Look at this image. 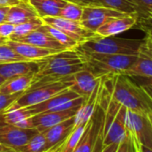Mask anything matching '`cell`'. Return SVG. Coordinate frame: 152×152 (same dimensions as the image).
Returning <instances> with one entry per match:
<instances>
[{
    "instance_id": "cell-1",
    "label": "cell",
    "mask_w": 152,
    "mask_h": 152,
    "mask_svg": "<svg viewBox=\"0 0 152 152\" xmlns=\"http://www.w3.org/2000/svg\"><path fill=\"white\" fill-rule=\"evenodd\" d=\"M111 97L126 109L145 115L152 114V101L140 85H137L126 75L116 74L105 77Z\"/></svg>"
},
{
    "instance_id": "cell-2",
    "label": "cell",
    "mask_w": 152,
    "mask_h": 152,
    "mask_svg": "<svg viewBox=\"0 0 152 152\" xmlns=\"http://www.w3.org/2000/svg\"><path fill=\"white\" fill-rule=\"evenodd\" d=\"M77 51L83 58L84 68L99 78L124 74V72L133 64L138 56Z\"/></svg>"
},
{
    "instance_id": "cell-3",
    "label": "cell",
    "mask_w": 152,
    "mask_h": 152,
    "mask_svg": "<svg viewBox=\"0 0 152 152\" xmlns=\"http://www.w3.org/2000/svg\"><path fill=\"white\" fill-rule=\"evenodd\" d=\"M142 39H132L110 37L95 36L78 45L75 49L101 54H119V55H138Z\"/></svg>"
},
{
    "instance_id": "cell-4",
    "label": "cell",
    "mask_w": 152,
    "mask_h": 152,
    "mask_svg": "<svg viewBox=\"0 0 152 152\" xmlns=\"http://www.w3.org/2000/svg\"><path fill=\"white\" fill-rule=\"evenodd\" d=\"M72 75H70L61 81L53 83H49L35 88H29L5 112L13 111V110L23 108L26 107H30L40 103L65 90H68L73 83Z\"/></svg>"
},
{
    "instance_id": "cell-5",
    "label": "cell",
    "mask_w": 152,
    "mask_h": 152,
    "mask_svg": "<svg viewBox=\"0 0 152 152\" xmlns=\"http://www.w3.org/2000/svg\"><path fill=\"white\" fill-rule=\"evenodd\" d=\"M104 115L105 111L103 105L100 102L99 95V100L96 107V109L92 116L87 123L83 134L72 152H94L99 136L103 131Z\"/></svg>"
},
{
    "instance_id": "cell-6",
    "label": "cell",
    "mask_w": 152,
    "mask_h": 152,
    "mask_svg": "<svg viewBox=\"0 0 152 152\" xmlns=\"http://www.w3.org/2000/svg\"><path fill=\"white\" fill-rule=\"evenodd\" d=\"M126 126L127 130L137 139L140 145L152 149V124L148 115L127 109Z\"/></svg>"
},
{
    "instance_id": "cell-7",
    "label": "cell",
    "mask_w": 152,
    "mask_h": 152,
    "mask_svg": "<svg viewBox=\"0 0 152 152\" xmlns=\"http://www.w3.org/2000/svg\"><path fill=\"white\" fill-rule=\"evenodd\" d=\"M41 19L44 24L49 25L64 32L66 35L76 40L78 43H82L97 36L95 32L91 31L90 30L81 25L80 22L67 20L61 17H44Z\"/></svg>"
},
{
    "instance_id": "cell-8",
    "label": "cell",
    "mask_w": 152,
    "mask_h": 152,
    "mask_svg": "<svg viewBox=\"0 0 152 152\" xmlns=\"http://www.w3.org/2000/svg\"><path fill=\"white\" fill-rule=\"evenodd\" d=\"M80 107H76L70 109L59 110V111H50V112H43L37 115H34L29 118H27V125L28 128H34L38 132H44L48 128L76 115L79 111Z\"/></svg>"
},
{
    "instance_id": "cell-9",
    "label": "cell",
    "mask_w": 152,
    "mask_h": 152,
    "mask_svg": "<svg viewBox=\"0 0 152 152\" xmlns=\"http://www.w3.org/2000/svg\"><path fill=\"white\" fill-rule=\"evenodd\" d=\"M126 13H122L113 8L104 6H88L83 7V15L80 21L81 25L95 32L109 18L120 16Z\"/></svg>"
},
{
    "instance_id": "cell-10",
    "label": "cell",
    "mask_w": 152,
    "mask_h": 152,
    "mask_svg": "<svg viewBox=\"0 0 152 152\" xmlns=\"http://www.w3.org/2000/svg\"><path fill=\"white\" fill-rule=\"evenodd\" d=\"M37 132H39L34 128H21L0 122V142L15 149L26 143Z\"/></svg>"
},
{
    "instance_id": "cell-11",
    "label": "cell",
    "mask_w": 152,
    "mask_h": 152,
    "mask_svg": "<svg viewBox=\"0 0 152 152\" xmlns=\"http://www.w3.org/2000/svg\"><path fill=\"white\" fill-rule=\"evenodd\" d=\"M138 13L135 12L109 18L106 23L97 29L95 34L99 37L115 36L135 27L138 22Z\"/></svg>"
},
{
    "instance_id": "cell-12",
    "label": "cell",
    "mask_w": 152,
    "mask_h": 152,
    "mask_svg": "<svg viewBox=\"0 0 152 152\" xmlns=\"http://www.w3.org/2000/svg\"><path fill=\"white\" fill-rule=\"evenodd\" d=\"M73 83L69 88L83 97L85 100L91 95L95 88L99 85L101 78L97 77L87 69H83L72 75Z\"/></svg>"
},
{
    "instance_id": "cell-13",
    "label": "cell",
    "mask_w": 152,
    "mask_h": 152,
    "mask_svg": "<svg viewBox=\"0 0 152 152\" xmlns=\"http://www.w3.org/2000/svg\"><path fill=\"white\" fill-rule=\"evenodd\" d=\"M74 126L75 115L48 128L44 132H41L46 139V150L64 140L65 138L72 132Z\"/></svg>"
},
{
    "instance_id": "cell-14",
    "label": "cell",
    "mask_w": 152,
    "mask_h": 152,
    "mask_svg": "<svg viewBox=\"0 0 152 152\" xmlns=\"http://www.w3.org/2000/svg\"><path fill=\"white\" fill-rule=\"evenodd\" d=\"M39 70V63L37 61H16L0 64V75L6 80L30 72L36 73Z\"/></svg>"
},
{
    "instance_id": "cell-15",
    "label": "cell",
    "mask_w": 152,
    "mask_h": 152,
    "mask_svg": "<svg viewBox=\"0 0 152 152\" xmlns=\"http://www.w3.org/2000/svg\"><path fill=\"white\" fill-rule=\"evenodd\" d=\"M39 17L37 11L29 1H20L17 5L10 7L6 17V23L18 25Z\"/></svg>"
},
{
    "instance_id": "cell-16",
    "label": "cell",
    "mask_w": 152,
    "mask_h": 152,
    "mask_svg": "<svg viewBox=\"0 0 152 152\" xmlns=\"http://www.w3.org/2000/svg\"><path fill=\"white\" fill-rule=\"evenodd\" d=\"M15 41L18 42H23L27 44H31L39 48H48V49H54L57 51H64L66 50L64 48H63L54 38H52L49 34H48L46 31L39 28L38 30L31 32L30 34L22 37Z\"/></svg>"
},
{
    "instance_id": "cell-17",
    "label": "cell",
    "mask_w": 152,
    "mask_h": 152,
    "mask_svg": "<svg viewBox=\"0 0 152 152\" xmlns=\"http://www.w3.org/2000/svg\"><path fill=\"white\" fill-rule=\"evenodd\" d=\"M7 44L9 47H11L20 56L26 58L28 61H36L38 59L46 57L52 54L60 52L57 50L42 48H39V47H36V46H33L31 44L18 42V41H15V40H11V39H8Z\"/></svg>"
},
{
    "instance_id": "cell-18",
    "label": "cell",
    "mask_w": 152,
    "mask_h": 152,
    "mask_svg": "<svg viewBox=\"0 0 152 152\" xmlns=\"http://www.w3.org/2000/svg\"><path fill=\"white\" fill-rule=\"evenodd\" d=\"M128 77L152 78V57L140 48L138 56L133 64L124 72Z\"/></svg>"
},
{
    "instance_id": "cell-19",
    "label": "cell",
    "mask_w": 152,
    "mask_h": 152,
    "mask_svg": "<svg viewBox=\"0 0 152 152\" xmlns=\"http://www.w3.org/2000/svg\"><path fill=\"white\" fill-rule=\"evenodd\" d=\"M102 80V78H101ZM100 89H101V81L99 83V85L95 88L91 95L84 100L83 105L81 106L79 111L75 115V125L83 124L86 125L91 117L92 116L96 107L99 100V95H100Z\"/></svg>"
},
{
    "instance_id": "cell-20",
    "label": "cell",
    "mask_w": 152,
    "mask_h": 152,
    "mask_svg": "<svg viewBox=\"0 0 152 152\" xmlns=\"http://www.w3.org/2000/svg\"><path fill=\"white\" fill-rule=\"evenodd\" d=\"M35 72H30L23 75H18L9 78L4 82L0 86V94H14L21 91H24L31 85Z\"/></svg>"
},
{
    "instance_id": "cell-21",
    "label": "cell",
    "mask_w": 152,
    "mask_h": 152,
    "mask_svg": "<svg viewBox=\"0 0 152 152\" xmlns=\"http://www.w3.org/2000/svg\"><path fill=\"white\" fill-rule=\"evenodd\" d=\"M39 18L58 17L62 8L67 4L65 0H30Z\"/></svg>"
},
{
    "instance_id": "cell-22",
    "label": "cell",
    "mask_w": 152,
    "mask_h": 152,
    "mask_svg": "<svg viewBox=\"0 0 152 152\" xmlns=\"http://www.w3.org/2000/svg\"><path fill=\"white\" fill-rule=\"evenodd\" d=\"M39 28L41 30H43L44 31H46L48 34H49L52 38H54L65 49H75L80 44L76 40H74L73 39H72L71 37H69L68 35H66L64 32H63L54 27H51L49 25L43 24Z\"/></svg>"
},
{
    "instance_id": "cell-23",
    "label": "cell",
    "mask_w": 152,
    "mask_h": 152,
    "mask_svg": "<svg viewBox=\"0 0 152 152\" xmlns=\"http://www.w3.org/2000/svg\"><path fill=\"white\" fill-rule=\"evenodd\" d=\"M43 24H44V23H43L42 19L39 18V17H36V18H33L31 20L28 21V22L23 23L15 25L14 32L11 35L9 39L16 40V39L22 38V37H24V36L30 34L31 32L38 30Z\"/></svg>"
},
{
    "instance_id": "cell-24",
    "label": "cell",
    "mask_w": 152,
    "mask_h": 152,
    "mask_svg": "<svg viewBox=\"0 0 152 152\" xmlns=\"http://www.w3.org/2000/svg\"><path fill=\"white\" fill-rule=\"evenodd\" d=\"M17 152H44L46 151V139L43 132H37L26 143L16 148Z\"/></svg>"
},
{
    "instance_id": "cell-25",
    "label": "cell",
    "mask_w": 152,
    "mask_h": 152,
    "mask_svg": "<svg viewBox=\"0 0 152 152\" xmlns=\"http://www.w3.org/2000/svg\"><path fill=\"white\" fill-rule=\"evenodd\" d=\"M86 125H75L72 132L65 138L59 152H72L81 140Z\"/></svg>"
},
{
    "instance_id": "cell-26",
    "label": "cell",
    "mask_w": 152,
    "mask_h": 152,
    "mask_svg": "<svg viewBox=\"0 0 152 152\" xmlns=\"http://www.w3.org/2000/svg\"><path fill=\"white\" fill-rule=\"evenodd\" d=\"M102 6L115 9L122 13H135L136 7L132 0H99Z\"/></svg>"
},
{
    "instance_id": "cell-27",
    "label": "cell",
    "mask_w": 152,
    "mask_h": 152,
    "mask_svg": "<svg viewBox=\"0 0 152 152\" xmlns=\"http://www.w3.org/2000/svg\"><path fill=\"white\" fill-rule=\"evenodd\" d=\"M83 7L74 3L67 2V4L62 8L58 17L75 22H80L83 15Z\"/></svg>"
},
{
    "instance_id": "cell-28",
    "label": "cell",
    "mask_w": 152,
    "mask_h": 152,
    "mask_svg": "<svg viewBox=\"0 0 152 152\" xmlns=\"http://www.w3.org/2000/svg\"><path fill=\"white\" fill-rule=\"evenodd\" d=\"M140 146L137 139L128 131L124 139L118 144L115 152H141Z\"/></svg>"
},
{
    "instance_id": "cell-29",
    "label": "cell",
    "mask_w": 152,
    "mask_h": 152,
    "mask_svg": "<svg viewBox=\"0 0 152 152\" xmlns=\"http://www.w3.org/2000/svg\"><path fill=\"white\" fill-rule=\"evenodd\" d=\"M16 61H28L26 58L16 53L7 44L0 45V64L16 62Z\"/></svg>"
},
{
    "instance_id": "cell-30",
    "label": "cell",
    "mask_w": 152,
    "mask_h": 152,
    "mask_svg": "<svg viewBox=\"0 0 152 152\" xmlns=\"http://www.w3.org/2000/svg\"><path fill=\"white\" fill-rule=\"evenodd\" d=\"M24 91L14 93V94H9V95H5V94H0V115L4 113L16 99H18L23 93Z\"/></svg>"
},
{
    "instance_id": "cell-31",
    "label": "cell",
    "mask_w": 152,
    "mask_h": 152,
    "mask_svg": "<svg viewBox=\"0 0 152 152\" xmlns=\"http://www.w3.org/2000/svg\"><path fill=\"white\" fill-rule=\"evenodd\" d=\"M140 30H141L145 33V37L142 39L140 49L152 57V29L151 28H140Z\"/></svg>"
},
{
    "instance_id": "cell-32",
    "label": "cell",
    "mask_w": 152,
    "mask_h": 152,
    "mask_svg": "<svg viewBox=\"0 0 152 152\" xmlns=\"http://www.w3.org/2000/svg\"><path fill=\"white\" fill-rule=\"evenodd\" d=\"M138 22L135 27L140 28H151L152 29V9L146 11L141 15H138Z\"/></svg>"
},
{
    "instance_id": "cell-33",
    "label": "cell",
    "mask_w": 152,
    "mask_h": 152,
    "mask_svg": "<svg viewBox=\"0 0 152 152\" xmlns=\"http://www.w3.org/2000/svg\"><path fill=\"white\" fill-rule=\"evenodd\" d=\"M132 2L135 5L138 15H141L146 11L152 9V0H132Z\"/></svg>"
},
{
    "instance_id": "cell-34",
    "label": "cell",
    "mask_w": 152,
    "mask_h": 152,
    "mask_svg": "<svg viewBox=\"0 0 152 152\" xmlns=\"http://www.w3.org/2000/svg\"><path fill=\"white\" fill-rule=\"evenodd\" d=\"M14 30H15V25L13 24H10L8 23H0V37L9 39L14 32Z\"/></svg>"
},
{
    "instance_id": "cell-35",
    "label": "cell",
    "mask_w": 152,
    "mask_h": 152,
    "mask_svg": "<svg viewBox=\"0 0 152 152\" xmlns=\"http://www.w3.org/2000/svg\"><path fill=\"white\" fill-rule=\"evenodd\" d=\"M67 2L74 3L80 5L82 7H88V6H102L99 2V0H65Z\"/></svg>"
},
{
    "instance_id": "cell-36",
    "label": "cell",
    "mask_w": 152,
    "mask_h": 152,
    "mask_svg": "<svg viewBox=\"0 0 152 152\" xmlns=\"http://www.w3.org/2000/svg\"><path fill=\"white\" fill-rule=\"evenodd\" d=\"M10 7H0V23H6V17Z\"/></svg>"
},
{
    "instance_id": "cell-37",
    "label": "cell",
    "mask_w": 152,
    "mask_h": 152,
    "mask_svg": "<svg viewBox=\"0 0 152 152\" xmlns=\"http://www.w3.org/2000/svg\"><path fill=\"white\" fill-rule=\"evenodd\" d=\"M140 86L143 89V91H145V93L148 95V97L150 99V100L152 101V85L143 83L140 84Z\"/></svg>"
},
{
    "instance_id": "cell-38",
    "label": "cell",
    "mask_w": 152,
    "mask_h": 152,
    "mask_svg": "<svg viewBox=\"0 0 152 152\" xmlns=\"http://www.w3.org/2000/svg\"><path fill=\"white\" fill-rule=\"evenodd\" d=\"M20 1L21 0H0V7H13Z\"/></svg>"
},
{
    "instance_id": "cell-39",
    "label": "cell",
    "mask_w": 152,
    "mask_h": 152,
    "mask_svg": "<svg viewBox=\"0 0 152 152\" xmlns=\"http://www.w3.org/2000/svg\"><path fill=\"white\" fill-rule=\"evenodd\" d=\"M117 147H118L117 143H113V144H109L107 146H103L101 152H115L117 149Z\"/></svg>"
},
{
    "instance_id": "cell-40",
    "label": "cell",
    "mask_w": 152,
    "mask_h": 152,
    "mask_svg": "<svg viewBox=\"0 0 152 152\" xmlns=\"http://www.w3.org/2000/svg\"><path fill=\"white\" fill-rule=\"evenodd\" d=\"M0 152H17L15 148L6 146L0 142Z\"/></svg>"
},
{
    "instance_id": "cell-41",
    "label": "cell",
    "mask_w": 152,
    "mask_h": 152,
    "mask_svg": "<svg viewBox=\"0 0 152 152\" xmlns=\"http://www.w3.org/2000/svg\"><path fill=\"white\" fill-rule=\"evenodd\" d=\"M63 142H64V140H63L62 142H60V143L56 144V146L52 147L51 148H49V149H48V150L44 151V152H59V151H60V149H61V147H62V145H63Z\"/></svg>"
},
{
    "instance_id": "cell-42",
    "label": "cell",
    "mask_w": 152,
    "mask_h": 152,
    "mask_svg": "<svg viewBox=\"0 0 152 152\" xmlns=\"http://www.w3.org/2000/svg\"><path fill=\"white\" fill-rule=\"evenodd\" d=\"M140 148H141V152H152V149L148 148V147H145V146H140Z\"/></svg>"
},
{
    "instance_id": "cell-43",
    "label": "cell",
    "mask_w": 152,
    "mask_h": 152,
    "mask_svg": "<svg viewBox=\"0 0 152 152\" xmlns=\"http://www.w3.org/2000/svg\"><path fill=\"white\" fill-rule=\"evenodd\" d=\"M8 39L3 38V37H0V45H3V44H7Z\"/></svg>"
},
{
    "instance_id": "cell-44",
    "label": "cell",
    "mask_w": 152,
    "mask_h": 152,
    "mask_svg": "<svg viewBox=\"0 0 152 152\" xmlns=\"http://www.w3.org/2000/svg\"><path fill=\"white\" fill-rule=\"evenodd\" d=\"M143 83H148V84H150V85H152V78H148V79H145Z\"/></svg>"
},
{
    "instance_id": "cell-45",
    "label": "cell",
    "mask_w": 152,
    "mask_h": 152,
    "mask_svg": "<svg viewBox=\"0 0 152 152\" xmlns=\"http://www.w3.org/2000/svg\"><path fill=\"white\" fill-rule=\"evenodd\" d=\"M5 81H6V79H5V78H3L2 76L0 75V86H1V85L4 83V82H5Z\"/></svg>"
},
{
    "instance_id": "cell-46",
    "label": "cell",
    "mask_w": 152,
    "mask_h": 152,
    "mask_svg": "<svg viewBox=\"0 0 152 152\" xmlns=\"http://www.w3.org/2000/svg\"><path fill=\"white\" fill-rule=\"evenodd\" d=\"M148 117H149V119H150V122H151V124H152V114L148 115Z\"/></svg>"
},
{
    "instance_id": "cell-47",
    "label": "cell",
    "mask_w": 152,
    "mask_h": 152,
    "mask_svg": "<svg viewBox=\"0 0 152 152\" xmlns=\"http://www.w3.org/2000/svg\"><path fill=\"white\" fill-rule=\"evenodd\" d=\"M21 1H30V0H21Z\"/></svg>"
}]
</instances>
